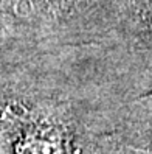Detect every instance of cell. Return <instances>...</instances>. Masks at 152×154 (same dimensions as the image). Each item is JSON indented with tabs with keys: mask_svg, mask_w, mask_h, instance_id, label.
<instances>
[{
	"mask_svg": "<svg viewBox=\"0 0 152 154\" xmlns=\"http://www.w3.org/2000/svg\"><path fill=\"white\" fill-rule=\"evenodd\" d=\"M141 3H148V5H152V0H140Z\"/></svg>",
	"mask_w": 152,
	"mask_h": 154,
	"instance_id": "obj_1",
	"label": "cell"
}]
</instances>
